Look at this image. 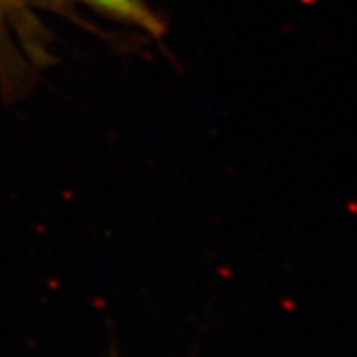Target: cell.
Listing matches in <instances>:
<instances>
[{"mask_svg": "<svg viewBox=\"0 0 357 357\" xmlns=\"http://www.w3.org/2000/svg\"><path fill=\"white\" fill-rule=\"evenodd\" d=\"M82 2H88L93 8L112 14L115 18H121L129 24L141 26V28L151 30V32L159 30L157 18L141 0H82Z\"/></svg>", "mask_w": 357, "mask_h": 357, "instance_id": "1", "label": "cell"}]
</instances>
